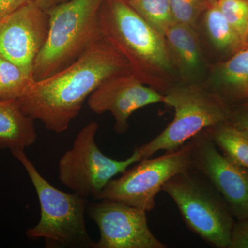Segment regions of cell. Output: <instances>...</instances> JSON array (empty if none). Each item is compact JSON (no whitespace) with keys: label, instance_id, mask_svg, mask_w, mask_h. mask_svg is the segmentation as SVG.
<instances>
[{"label":"cell","instance_id":"1","mask_svg":"<svg viewBox=\"0 0 248 248\" xmlns=\"http://www.w3.org/2000/svg\"><path fill=\"white\" fill-rule=\"evenodd\" d=\"M128 71L126 60L101 39L69 66L34 81L17 102L26 115L40 120L47 130L62 133L103 81Z\"/></svg>","mask_w":248,"mask_h":248},{"label":"cell","instance_id":"2","mask_svg":"<svg viewBox=\"0 0 248 248\" xmlns=\"http://www.w3.org/2000/svg\"><path fill=\"white\" fill-rule=\"evenodd\" d=\"M99 28L102 40L126 60L130 71L143 84L163 94L177 84L164 37L128 0H104Z\"/></svg>","mask_w":248,"mask_h":248},{"label":"cell","instance_id":"3","mask_svg":"<svg viewBox=\"0 0 248 248\" xmlns=\"http://www.w3.org/2000/svg\"><path fill=\"white\" fill-rule=\"evenodd\" d=\"M104 0H69L46 11L48 36L32 76L43 79L69 66L101 40L99 12Z\"/></svg>","mask_w":248,"mask_h":248},{"label":"cell","instance_id":"4","mask_svg":"<svg viewBox=\"0 0 248 248\" xmlns=\"http://www.w3.org/2000/svg\"><path fill=\"white\" fill-rule=\"evenodd\" d=\"M22 165L35 187L41 217L36 226L26 232L32 240L44 239L47 248H95L85 221L88 199L58 190L41 175L24 150L11 151Z\"/></svg>","mask_w":248,"mask_h":248},{"label":"cell","instance_id":"5","mask_svg":"<svg viewBox=\"0 0 248 248\" xmlns=\"http://www.w3.org/2000/svg\"><path fill=\"white\" fill-rule=\"evenodd\" d=\"M161 191L176 204L190 231L212 247L229 248L236 218L208 178L191 167L171 177Z\"/></svg>","mask_w":248,"mask_h":248},{"label":"cell","instance_id":"6","mask_svg":"<svg viewBox=\"0 0 248 248\" xmlns=\"http://www.w3.org/2000/svg\"><path fill=\"white\" fill-rule=\"evenodd\" d=\"M164 95V104L174 109V118L156 138L135 148L140 161L159 151L179 149L201 132L229 119L231 107L203 83L176 84Z\"/></svg>","mask_w":248,"mask_h":248},{"label":"cell","instance_id":"7","mask_svg":"<svg viewBox=\"0 0 248 248\" xmlns=\"http://www.w3.org/2000/svg\"><path fill=\"white\" fill-rule=\"evenodd\" d=\"M98 129L96 122L81 129L71 149L63 155L58 164L59 179L63 186L84 198L94 200L116 175L140 161L134 152L124 161L103 154L95 142Z\"/></svg>","mask_w":248,"mask_h":248},{"label":"cell","instance_id":"8","mask_svg":"<svg viewBox=\"0 0 248 248\" xmlns=\"http://www.w3.org/2000/svg\"><path fill=\"white\" fill-rule=\"evenodd\" d=\"M190 151L189 141L175 151L141 160L125 170L121 177L108 183L96 200L117 201L146 213L152 211L156 206V196L166 182L192 167Z\"/></svg>","mask_w":248,"mask_h":248},{"label":"cell","instance_id":"9","mask_svg":"<svg viewBox=\"0 0 248 248\" xmlns=\"http://www.w3.org/2000/svg\"><path fill=\"white\" fill-rule=\"evenodd\" d=\"M88 205L100 233L95 248H166L148 226L146 212L122 202L98 200Z\"/></svg>","mask_w":248,"mask_h":248},{"label":"cell","instance_id":"10","mask_svg":"<svg viewBox=\"0 0 248 248\" xmlns=\"http://www.w3.org/2000/svg\"><path fill=\"white\" fill-rule=\"evenodd\" d=\"M190 142L191 166L211 182L236 219L248 218V171L225 157L205 130Z\"/></svg>","mask_w":248,"mask_h":248},{"label":"cell","instance_id":"11","mask_svg":"<svg viewBox=\"0 0 248 248\" xmlns=\"http://www.w3.org/2000/svg\"><path fill=\"white\" fill-rule=\"evenodd\" d=\"M48 28L46 11L33 1L24 5L0 20V55L32 75Z\"/></svg>","mask_w":248,"mask_h":248},{"label":"cell","instance_id":"12","mask_svg":"<svg viewBox=\"0 0 248 248\" xmlns=\"http://www.w3.org/2000/svg\"><path fill=\"white\" fill-rule=\"evenodd\" d=\"M164 100V94L143 84L128 71L103 81L88 98V104L97 115L110 112L115 120L114 130L123 135L128 131L129 118L135 111Z\"/></svg>","mask_w":248,"mask_h":248},{"label":"cell","instance_id":"13","mask_svg":"<svg viewBox=\"0 0 248 248\" xmlns=\"http://www.w3.org/2000/svg\"><path fill=\"white\" fill-rule=\"evenodd\" d=\"M170 58L177 76L186 84H200L206 70L196 28L174 23L165 35Z\"/></svg>","mask_w":248,"mask_h":248},{"label":"cell","instance_id":"14","mask_svg":"<svg viewBox=\"0 0 248 248\" xmlns=\"http://www.w3.org/2000/svg\"><path fill=\"white\" fill-rule=\"evenodd\" d=\"M203 84L231 107L248 101V46L214 66Z\"/></svg>","mask_w":248,"mask_h":248},{"label":"cell","instance_id":"15","mask_svg":"<svg viewBox=\"0 0 248 248\" xmlns=\"http://www.w3.org/2000/svg\"><path fill=\"white\" fill-rule=\"evenodd\" d=\"M37 138L35 120L22 112L17 100L0 99V148L25 150Z\"/></svg>","mask_w":248,"mask_h":248},{"label":"cell","instance_id":"16","mask_svg":"<svg viewBox=\"0 0 248 248\" xmlns=\"http://www.w3.org/2000/svg\"><path fill=\"white\" fill-rule=\"evenodd\" d=\"M222 155L248 172V131L228 121L205 129Z\"/></svg>","mask_w":248,"mask_h":248},{"label":"cell","instance_id":"17","mask_svg":"<svg viewBox=\"0 0 248 248\" xmlns=\"http://www.w3.org/2000/svg\"><path fill=\"white\" fill-rule=\"evenodd\" d=\"M203 14L205 32L217 50L232 56L246 48L218 9L217 1L208 2Z\"/></svg>","mask_w":248,"mask_h":248},{"label":"cell","instance_id":"18","mask_svg":"<svg viewBox=\"0 0 248 248\" xmlns=\"http://www.w3.org/2000/svg\"><path fill=\"white\" fill-rule=\"evenodd\" d=\"M34 81L32 75L0 55V99L17 100Z\"/></svg>","mask_w":248,"mask_h":248},{"label":"cell","instance_id":"19","mask_svg":"<svg viewBox=\"0 0 248 248\" xmlns=\"http://www.w3.org/2000/svg\"><path fill=\"white\" fill-rule=\"evenodd\" d=\"M129 4L159 35L165 37L175 23L169 0H128Z\"/></svg>","mask_w":248,"mask_h":248},{"label":"cell","instance_id":"20","mask_svg":"<svg viewBox=\"0 0 248 248\" xmlns=\"http://www.w3.org/2000/svg\"><path fill=\"white\" fill-rule=\"evenodd\" d=\"M217 4L245 46H248V0H217Z\"/></svg>","mask_w":248,"mask_h":248},{"label":"cell","instance_id":"21","mask_svg":"<svg viewBox=\"0 0 248 248\" xmlns=\"http://www.w3.org/2000/svg\"><path fill=\"white\" fill-rule=\"evenodd\" d=\"M169 3L175 22L194 28L208 5L207 0H169Z\"/></svg>","mask_w":248,"mask_h":248},{"label":"cell","instance_id":"22","mask_svg":"<svg viewBox=\"0 0 248 248\" xmlns=\"http://www.w3.org/2000/svg\"><path fill=\"white\" fill-rule=\"evenodd\" d=\"M229 248H248V217L235 220Z\"/></svg>","mask_w":248,"mask_h":248},{"label":"cell","instance_id":"23","mask_svg":"<svg viewBox=\"0 0 248 248\" xmlns=\"http://www.w3.org/2000/svg\"><path fill=\"white\" fill-rule=\"evenodd\" d=\"M228 122L248 131V101L232 106Z\"/></svg>","mask_w":248,"mask_h":248},{"label":"cell","instance_id":"24","mask_svg":"<svg viewBox=\"0 0 248 248\" xmlns=\"http://www.w3.org/2000/svg\"><path fill=\"white\" fill-rule=\"evenodd\" d=\"M33 0H0V20Z\"/></svg>","mask_w":248,"mask_h":248},{"label":"cell","instance_id":"25","mask_svg":"<svg viewBox=\"0 0 248 248\" xmlns=\"http://www.w3.org/2000/svg\"><path fill=\"white\" fill-rule=\"evenodd\" d=\"M68 1L69 0H33L34 2L39 7L45 11H48V10Z\"/></svg>","mask_w":248,"mask_h":248},{"label":"cell","instance_id":"26","mask_svg":"<svg viewBox=\"0 0 248 248\" xmlns=\"http://www.w3.org/2000/svg\"><path fill=\"white\" fill-rule=\"evenodd\" d=\"M207 1H208V2H213V1H216L217 0H207Z\"/></svg>","mask_w":248,"mask_h":248}]
</instances>
